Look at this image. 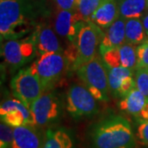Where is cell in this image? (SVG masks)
Masks as SVG:
<instances>
[{
  "mask_svg": "<svg viewBox=\"0 0 148 148\" xmlns=\"http://www.w3.org/2000/svg\"><path fill=\"white\" fill-rule=\"evenodd\" d=\"M50 13L47 0H0L1 40L33 32Z\"/></svg>",
  "mask_w": 148,
  "mask_h": 148,
  "instance_id": "cell-1",
  "label": "cell"
},
{
  "mask_svg": "<svg viewBox=\"0 0 148 148\" xmlns=\"http://www.w3.org/2000/svg\"><path fill=\"white\" fill-rule=\"evenodd\" d=\"M90 142L93 148H137L129 122L118 115L96 123L90 132Z\"/></svg>",
  "mask_w": 148,
  "mask_h": 148,
  "instance_id": "cell-2",
  "label": "cell"
},
{
  "mask_svg": "<svg viewBox=\"0 0 148 148\" xmlns=\"http://www.w3.org/2000/svg\"><path fill=\"white\" fill-rule=\"evenodd\" d=\"M102 29L97 27L91 21H85L80 30L76 42L70 44L65 56L69 64H72L74 69L86 64L95 58L97 48L100 47Z\"/></svg>",
  "mask_w": 148,
  "mask_h": 148,
  "instance_id": "cell-3",
  "label": "cell"
},
{
  "mask_svg": "<svg viewBox=\"0 0 148 148\" xmlns=\"http://www.w3.org/2000/svg\"><path fill=\"white\" fill-rule=\"evenodd\" d=\"M77 74L97 101H109L110 85L107 66L97 55L77 68Z\"/></svg>",
  "mask_w": 148,
  "mask_h": 148,
  "instance_id": "cell-4",
  "label": "cell"
},
{
  "mask_svg": "<svg viewBox=\"0 0 148 148\" xmlns=\"http://www.w3.org/2000/svg\"><path fill=\"white\" fill-rule=\"evenodd\" d=\"M68 67L69 62L64 52L41 54L30 68L40 80L44 91L46 92L56 85Z\"/></svg>",
  "mask_w": 148,
  "mask_h": 148,
  "instance_id": "cell-5",
  "label": "cell"
},
{
  "mask_svg": "<svg viewBox=\"0 0 148 148\" xmlns=\"http://www.w3.org/2000/svg\"><path fill=\"white\" fill-rule=\"evenodd\" d=\"M14 96L31 109L33 102L45 92L39 78L31 68L20 70L11 82Z\"/></svg>",
  "mask_w": 148,
  "mask_h": 148,
  "instance_id": "cell-6",
  "label": "cell"
},
{
  "mask_svg": "<svg viewBox=\"0 0 148 148\" xmlns=\"http://www.w3.org/2000/svg\"><path fill=\"white\" fill-rule=\"evenodd\" d=\"M96 99L82 85L70 86L67 94V110L75 119L95 115L98 111Z\"/></svg>",
  "mask_w": 148,
  "mask_h": 148,
  "instance_id": "cell-7",
  "label": "cell"
},
{
  "mask_svg": "<svg viewBox=\"0 0 148 148\" xmlns=\"http://www.w3.org/2000/svg\"><path fill=\"white\" fill-rule=\"evenodd\" d=\"M1 50L6 63L13 69L23 66L37 54L32 34L24 38L7 40Z\"/></svg>",
  "mask_w": 148,
  "mask_h": 148,
  "instance_id": "cell-8",
  "label": "cell"
},
{
  "mask_svg": "<svg viewBox=\"0 0 148 148\" xmlns=\"http://www.w3.org/2000/svg\"><path fill=\"white\" fill-rule=\"evenodd\" d=\"M31 110L35 125L46 127L58 121L62 113V105L56 94L46 91L33 102Z\"/></svg>",
  "mask_w": 148,
  "mask_h": 148,
  "instance_id": "cell-9",
  "label": "cell"
},
{
  "mask_svg": "<svg viewBox=\"0 0 148 148\" xmlns=\"http://www.w3.org/2000/svg\"><path fill=\"white\" fill-rule=\"evenodd\" d=\"M0 117L1 121L12 127L28 124L35 125L31 109L17 99H9L1 104Z\"/></svg>",
  "mask_w": 148,
  "mask_h": 148,
  "instance_id": "cell-10",
  "label": "cell"
},
{
  "mask_svg": "<svg viewBox=\"0 0 148 148\" xmlns=\"http://www.w3.org/2000/svg\"><path fill=\"white\" fill-rule=\"evenodd\" d=\"M85 21L77 11L58 8L54 22V30L59 36L66 38L70 44H74Z\"/></svg>",
  "mask_w": 148,
  "mask_h": 148,
  "instance_id": "cell-11",
  "label": "cell"
},
{
  "mask_svg": "<svg viewBox=\"0 0 148 148\" xmlns=\"http://www.w3.org/2000/svg\"><path fill=\"white\" fill-rule=\"evenodd\" d=\"M108 77L111 94L123 98L136 87L135 71L124 67H108Z\"/></svg>",
  "mask_w": 148,
  "mask_h": 148,
  "instance_id": "cell-12",
  "label": "cell"
},
{
  "mask_svg": "<svg viewBox=\"0 0 148 148\" xmlns=\"http://www.w3.org/2000/svg\"><path fill=\"white\" fill-rule=\"evenodd\" d=\"M32 35L38 56L47 53H64L58 36L50 26L41 23Z\"/></svg>",
  "mask_w": 148,
  "mask_h": 148,
  "instance_id": "cell-13",
  "label": "cell"
},
{
  "mask_svg": "<svg viewBox=\"0 0 148 148\" xmlns=\"http://www.w3.org/2000/svg\"><path fill=\"white\" fill-rule=\"evenodd\" d=\"M101 56L108 67H124L134 71L137 68L136 49L134 45L127 43L110 49Z\"/></svg>",
  "mask_w": 148,
  "mask_h": 148,
  "instance_id": "cell-14",
  "label": "cell"
},
{
  "mask_svg": "<svg viewBox=\"0 0 148 148\" xmlns=\"http://www.w3.org/2000/svg\"><path fill=\"white\" fill-rule=\"evenodd\" d=\"M45 133L36 125H22L13 127V141L11 148H42Z\"/></svg>",
  "mask_w": 148,
  "mask_h": 148,
  "instance_id": "cell-15",
  "label": "cell"
},
{
  "mask_svg": "<svg viewBox=\"0 0 148 148\" xmlns=\"http://www.w3.org/2000/svg\"><path fill=\"white\" fill-rule=\"evenodd\" d=\"M119 106L120 110L136 118L138 122L148 120V100L136 87L122 98Z\"/></svg>",
  "mask_w": 148,
  "mask_h": 148,
  "instance_id": "cell-16",
  "label": "cell"
},
{
  "mask_svg": "<svg viewBox=\"0 0 148 148\" xmlns=\"http://www.w3.org/2000/svg\"><path fill=\"white\" fill-rule=\"evenodd\" d=\"M125 21L119 17L112 25L105 29L101 37L99 51L103 55L107 51L119 47L125 44Z\"/></svg>",
  "mask_w": 148,
  "mask_h": 148,
  "instance_id": "cell-17",
  "label": "cell"
},
{
  "mask_svg": "<svg viewBox=\"0 0 148 148\" xmlns=\"http://www.w3.org/2000/svg\"><path fill=\"white\" fill-rule=\"evenodd\" d=\"M119 17V3L116 0H106L92 14L90 21L101 29H106Z\"/></svg>",
  "mask_w": 148,
  "mask_h": 148,
  "instance_id": "cell-18",
  "label": "cell"
},
{
  "mask_svg": "<svg viewBox=\"0 0 148 148\" xmlns=\"http://www.w3.org/2000/svg\"><path fill=\"white\" fill-rule=\"evenodd\" d=\"M42 148H75L73 138L64 128H49Z\"/></svg>",
  "mask_w": 148,
  "mask_h": 148,
  "instance_id": "cell-19",
  "label": "cell"
},
{
  "mask_svg": "<svg viewBox=\"0 0 148 148\" xmlns=\"http://www.w3.org/2000/svg\"><path fill=\"white\" fill-rule=\"evenodd\" d=\"M146 31L140 18L127 19L125 21V42L139 45L146 40Z\"/></svg>",
  "mask_w": 148,
  "mask_h": 148,
  "instance_id": "cell-20",
  "label": "cell"
},
{
  "mask_svg": "<svg viewBox=\"0 0 148 148\" xmlns=\"http://www.w3.org/2000/svg\"><path fill=\"white\" fill-rule=\"evenodd\" d=\"M147 8V0H119V17L125 20L140 18Z\"/></svg>",
  "mask_w": 148,
  "mask_h": 148,
  "instance_id": "cell-21",
  "label": "cell"
},
{
  "mask_svg": "<svg viewBox=\"0 0 148 148\" xmlns=\"http://www.w3.org/2000/svg\"><path fill=\"white\" fill-rule=\"evenodd\" d=\"M106 0H78L77 12L84 21H90L95 11Z\"/></svg>",
  "mask_w": 148,
  "mask_h": 148,
  "instance_id": "cell-22",
  "label": "cell"
},
{
  "mask_svg": "<svg viewBox=\"0 0 148 148\" xmlns=\"http://www.w3.org/2000/svg\"><path fill=\"white\" fill-rule=\"evenodd\" d=\"M136 88L148 100V69L138 68L135 70Z\"/></svg>",
  "mask_w": 148,
  "mask_h": 148,
  "instance_id": "cell-23",
  "label": "cell"
},
{
  "mask_svg": "<svg viewBox=\"0 0 148 148\" xmlns=\"http://www.w3.org/2000/svg\"><path fill=\"white\" fill-rule=\"evenodd\" d=\"M13 141V127L1 121L0 123V148H11Z\"/></svg>",
  "mask_w": 148,
  "mask_h": 148,
  "instance_id": "cell-24",
  "label": "cell"
},
{
  "mask_svg": "<svg viewBox=\"0 0 148 148\" xmlns=\"http://www.w3.org/2000/svg\"><path fill=\"white\" fill-rule=\"evenodd\" d=\"M137 51V68L148 69V40L140 44L136 48Z\"/></svg>",
  "mask_w": 148,
  "mask_h": 148,
  "instance_id": "cell-25",
  "label": "cell"
},
{
  "mask_svg": "<svg viewBox=\"0 0 148 148\" xmlns=\"http://www.w3.org/2000/svg\"><path fill=\"white\" fill-rule=\"evenodd\" d=\"M137 136L143 145L148 146V120L139 122Z\"/></svg>",
  "mask_w": 148,
  "mask_h": 148,
  "instance_id": "cell-26",
  "label": "cell"
},
{
  "mask_svg": "<svg viewBox=\"0 0 148 148\" xmlns=\"http://www.w3.org/2000/svg\"><path fill=\"white\" fill-rule=\"evenodd\" d=\"M59 9L68 11H77L78 0H53Z\"/></svg>",
  "mask_w": 148,
  "mask_h": 148,
  "instance_id": "cell-27",
  "label": "cell"
},
{
  "mask_svg": "<svg viewBox=\"0 0 148 148\" xmlns=\"http://www.w3.org/2000/svg\"><path fill=\"white\" fill-rule=\"evenodd\" d=\"M142 21H143V27H144V29L146 31V33H147V35L148 36V13H146L143 16Z\"/></svg>",
  "mask_w": 148,
  "mask_h": 148,
  "instance_id": "cell-28",
  "label": "cell"
},
{
  "mask_svg": "<svg viewBox=\"0 0 148 148\" xmlns=\"http://www.w3.org/2000/svg\"><path fill=\"white\" fill-rule=\"evenodd\" d=\"M147 8H148V0H147Z\"/></svg>",
  "mask_w": 148,
  "mask_h": 148,
  "instance_id": "cell-29",
  "label": "cell"
}]
</instances>
